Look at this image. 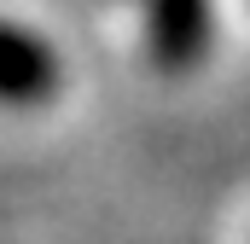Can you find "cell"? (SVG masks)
Segmentation results:
<instances>
[{
	"label": "cell",
	"instance_id": "obj_1",
	"mask_svg": "<svg viewBox=\"0 0 250 244\" xmlns=\"http://www.w3.org/2000/svg\"><path fill=\"white\" fill-rule=\"evenodd\" d=\"M59 87V59L41 35L0 23V99L6 105H35Z\"/></svg>",
	"mask_w": 250,
	"mask_h": 244
},
{
	"label": "cell",
	"instance_id": "obj_2",
	"mask_svg": "<svg viewBox=\"0 0 250 244\" xmlns=\"http://www.w3.org/2000/svg\"><path fill=\"white\" fill-rule=\"evenodd\" d=\"M151 47L169 70H187L209 47V0H146Z\"/></svg>",
	"mask_w": 250,
	"mask_h": 244
}]
</instances>
